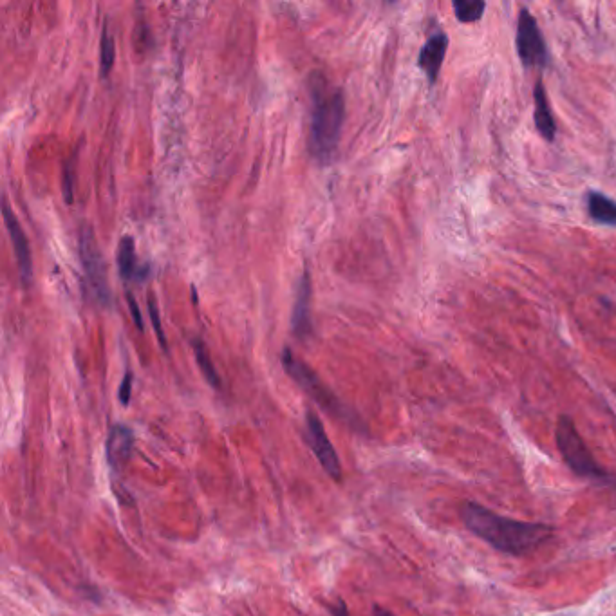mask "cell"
Listing matches in <instances>:
<instances>
[{"label":"cell","mask_w":616,"mask_h":616,"mask_svg":"<svg viewBox=\"0 0 616 616\" xmlns=\"http://www.w3.org/2000/svg\"><path fill=\"white\" fill-rule=\"evenodd\" d=\"M2 214H4V223L8 226V232H10L11 241H13V252L19 262L20 275L24 284L28 286L33 279V261H31V248H29V241L22 226H20L19 219L15 217V214L11 212L8 201H4L2 206Z\"/></svg>","instance_id":"ba28073f"},{"label":"cell","mask_w":616,"mask_h":616,"mask_svg":"<svg viewBox=\"0 0 616 616\" xmlns=\"http://www.w3.org/2000/svg\"><path fill=\"white\" fill-rule=\"evenodd\" d=\"M73 161L69 159L64 168V194H66L67 203H73L75 199V170H73Z\"/></svg>","instance_id":"d6986e66"},{"label":"cell","mask_w":616,"mask_h":616,"mask_svg":"<svg viewBox=\"0 0 616 616\" xmlns=\"http://www.w3.org/2000/svg\"><path fill=\"white\" fill-rule=\"evenodd\" d=\"M114 60H116L114 38L111 37L109 29L105 28L102 33V40H100V71H102V76H107L111 73Z\"/></svg>","instance_id":"e0dca14e"},{"label":"cell","mask_w":616,"mask_h":616,"mask_svg":"<svg viewBox=\"0 0 616 616\" xmlns=\"http://www.w3.org/2000/svg\"><path fill=\"white\" fill-rule=\"evenodd\" d=\"M331 615L333 616H351L349 615V609L342 600H338L335 606L331 607Z\"/></svg>","instance_id":"7402d4cb"},{"label":"cell","mask_w":616,"mask_h":616,"mask_svg":"<svg viewBox=\"0 0 616 616\" xmlns=\"http://www.w3.org/2000/svg\"><path fill=\"white\" fill-rule=\"evenodd\" d=\"M533 100H535V112H533L535 127H537V131L542 138L551 143L557 136V123H555V118L551 114L550 100H548V93H546V87H544L542 80H539L535 85Z\"/></svg>","instance_id":"8fae6325"},{"label":"cell","mask_w":616,"mask_h":616,"mask_svg":"<svg viewBox=\"0 0 616 616\" xmlns=\"http://www.w3.org/2000/svg\"><path fill=\"white\" fill-rule=\"evenodd\" d=\"M515 46L517 55L521 58L526 69H542L548 62V49L542 37L541 29L532 11L523 8L517 20V33H515Z\"/></svg>","instance_id":"5b68a950"},{"label":"cell","mask_w":616,"mask_h":616,"mask_svg":"<svg viewBox=\"0 0 616 616\" xmlns=\"http://www.w3.org/2000/svg\"><path fill=\"white\" fill-rule=\"evenodd\" d=\"M132 382H134V376H132L131 371H127L122 385H120V392H118V398H120L122 405H129V402H131Z\"/></svg>","instance_id":"ffe728a7"},{"label":"cell","mask_w":616,"mask_h":616,"mask_svg":"<svg viewBox=\"0 0 616 616\" xmlns=\"http://www.w3.org/2000/svg\"><path fill=\"white\" fill-rule=\"evenodd\" d=\"M127 302H129V309H131L134 324H136L140 331H143V318H141L140 308H138V302L132 297L131 293H127Z\"/></svg>","instance_id":"44dd1931"},{"label":"cell","mask_w":616,"mask_h":616,"mask_svg":"<svg viewBox=\"0 0 616 616\" xmlns=\"http://www.w3.org/2000/svg\"><path fill=\"white\" fill-rule=\"evenodd\" d=\"M192 346H194L197 364H199V369H201V373L205 376L206 382L210 383L215 389H219L221 387V378L217 374L215 365L212 364V358L208 355V349H206L205 344L201 340H192Z\"/></svg>","instance_id":"9a60e30c"},{"label":"cell","mask_w":616,"mask_h":616,"mask_svg":"<svg viewBox=\"0 0 616 616\" xmlns=\"http://www.w3.org/2000/svg\"><path fill=\"white\" fill-rule=\"evenodd\" d=\"M461 519L468 532L474 533L494 550L512 557H524L539 550L555 533L548 524L510 519L472 501L461 506Z\"/></svg>","instance_id":"6da1fadb"},{"label":"cell","mask_w":616,"mask_h":616,"mask_svg":"<svg viewBox=\"0 0 616 616\" xmlns=\"http://www.w3.org/2000/svg\"><path fill=\"white\" fill-rule=\"evenodd\" d=\"M447 49L448 37L445 31H436L425 42V46L421 47L420 56H418V66L421 67V71L429 78V82L432 85L438 82L439 71H441V66L445 62Z\"/></svg>","instance_id":"9c48e42d"},{"label":"cell","mask_w":616,"mask_h":616,"mask_svg":"<svg viewBox=\"0 0 616 616\" xmlns=\"http://www.w3.org/2000/svg\"><path fill=\"white\" fill-rule=\"evenodd\" d=\"M373 615L374 616H394L392 615L391 611H387V609H383V607H380V606L373 607Z\"/></svg>","instance_id":"603a6c76"},{"label":"cell","mask_w":616,"mask_h":616,"mask_svg":"<svg viewBox=\"0 0 616 616\" xmlns=\"http://www.w3.org/2000/svg\"><path fill=\"white\" fill-rule=\"evenodd\" d=\"M586 206L591 221L602 226H616V201L597 190H589Z\"/></svg>","instance_id":"5bb4252c"},{"label":"cell","mask_w":616,"mask_h":616,"mask_svg":"<svg viewBox=\"0 0 616 616\" xmlns=\"http://www.w3.org/2000/svg\"><path fill=\"white\" fill-rule=\"evenodd\" d=\"M80 255L84 262L85 275L93 288L94 295L102 302L103 306L111 304V290H109V280H107V268L103 262V253L98 248L96 237L93 230L87 226L80 234Z\"/></svg>","instance_id":"8992f818"},{"label":"cell","mask_w":616,"mask_h":616,"mask_svg":"<svg viewBox=\"0 0 616 616\" xmlns=\"http://www.w3.org/2000/svg\"><path fill=\"white\" fill-rule=\"evenodd\" d=\"M309 299H311V284H309L308 273H304L300 279L297 302H295L293 315H291V329L299 338H306L313 331L311 315H309Z\"/></svg>","instance_id":"7c38bea8"},{"label":"cell","mask_w":616,"mask_h":616,"mask_svg":"<svg viewBox=\"0 0 616 616\" xmlns=\"http://www.w3.org/2000/svg\"><path fill=\"white\" fill-rule=\"evenodd\" d=\"M306 443H308L313 454L317 456L318 463L326 470L327 476L333 477L336 481L342 479V465L336 454L335 447L331 445V441L327 438L326 429L322 425V421L318 420L315 412L309 411L306 414Z\"/></svg>","instance_id":"52a82bcc"},{"label":"cell","mask_w":616,"mask_h":616,"mask_svg":"<svg viewBox=\"0 0 616 616\" xmlns=\"http://www.w3.org/2000/svg\"><path fill=\"white\" fill-rule=\"evenodd\" d=\"M149 313L150 320H152V326L156 329V335H158V340L161 342V347L163 349H167V338H165V331H163V326H161V318H159L158 306H156V302L152 297H149Z\"/></svg>","instance_id":"ac0fdd59"},{"label":"cell","mask_w":616,"mask_h":616,"mask_svg":"<svg viewBox=\"0 0 616 616\" xmlns=\"http://www.w3.org/2000/svg\"><path fill=\"white\" fill-rule=\"evenodd\" d=\"M282 365H284L286 373L299 383L300 389L311 396L327 414L335 416L338 420L353 423V416H351V412L347 411L346 405L336 398L333 391L318 378L317 374L309 369L308 365L300 362L299 358H295L290 349H284Z\"/></svg>","instance_id":"277c9868"},{"label":"cell","mask_w":616,"mask_h":616,"mask_svg":"<svg viewBox=\"0 0 616 616\" xmlns=\"http://www.w3.org/2000/svg\"><path fill=\"white\" fill-rule=\"evenodd\" d=\"M454 13H456V19L463 24H472L477 20L483 19V13L486 10L485 2L481 0H456L454 2Z\"/></svg>","instance_id":"2e32d148"},{"label":"cell","mask_w":616,"mask_h":616,"mask_svg":"<svg viewBox=\"0 0 616 616\" xmlns=\"http://www.w3.org/2000/svg\"><path fill=\"white\" fill-rule=\"evenodd\" d=\"M555 441H557L562 459L566 461V465L571 468L575 476L582 477L598 486L616 488V476H613L595 459L586 441L580 436L573 418L566 414L560 416L557 421V430H555Z\"/></svg>","instance_id":"3957f363"},{"label":"cell","mask_w":616,"mask_h":616,"mask_svg":"<svg viewBox=\"0 0 616 616\" xmlns=\"http://www.w3.org/2000/svg\"><path fill=\"white\" fill-rule=\"evenodd\" d=\"M313 120H311V152L318 161H329L335 154L342 125L346 120V100L340 89L313 87Z\"/></svg>","instance_id":"7a4b0ae2"},{"label":"cell","mask_w":616,"mask_h":616,"mask_svg":"<svg viewBox=\"0 0 616 616\" xmlns=\"http://www.w3.org/2000/svg\"><path fill=\"white\" fill-rule=\"evenodd\" d=\"M134 434L125 425H114L107 438V461L114 472H120L131 459Z\"/></svg>","instance_id":"30bf717a"},{"label":"cell","mask_w":616,"mask_h":616,"mask_svg":"<svg viewBox=\"0 0 616 616\" xmlns=\"http://www.w3.org/2000/svg\"><path fill=\"white\" fill-rule=\"evenodd\" d=\"M118 268H120V275L125 280H143L149 277V266L140 264L138 262V255H136V244L132 237H123L118 246Z\"/></svg>","instance_id":"4fadbf2b"}]
</instances>
